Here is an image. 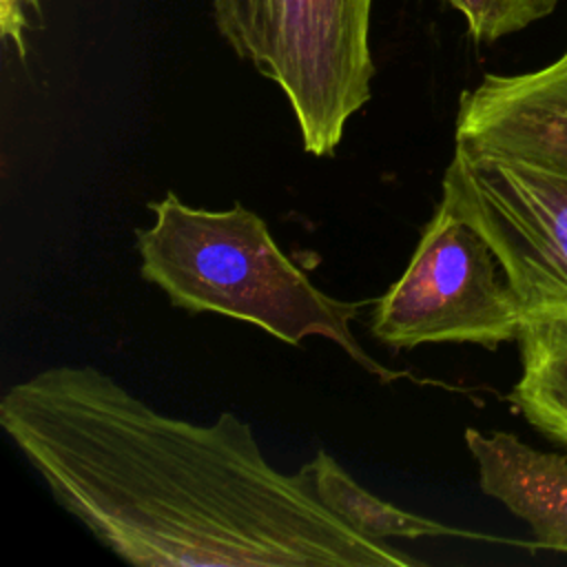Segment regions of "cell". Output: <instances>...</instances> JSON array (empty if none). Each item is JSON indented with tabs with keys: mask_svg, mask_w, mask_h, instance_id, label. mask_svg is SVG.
Segmentation results:
<instances>
[{
	"mask_svg": "<svg viewBox=\"0 0 567 567\" xmlns=\"http://www.w3.org/2000/svg\"><path fill=\"white\" fill-rule=\"evenodd\" d=\"M0 425L53 498L137 567H414L284 474L233 412L166 416L93 365H55L0 399Z\"/></svg>",
	"mask_w": 567,
	"mask_h": 567,
	"instance_id": "cell-1",
	"label": "cell"
},
{
	"mask_svg": "<svg viewBox=\"0 0 567 567\" xmlns=\"http://www.w3.org/2000/svg\"><path fill=\"white\" fill-rule=\"evenodd\" d=\"M148 210L153 224L135 230L140 272L173 306L259 326L290 346L323 337L368 372L390 379L350 330L361 303L319 290L284 255L257 213L241 204L226 210L195 208L175 193L148 202Z\"/></svg>",
	"mask_w": 567,
	"mask_h": 567,
	"instance_id": "cell-2",
	"label": "cell"
},
{
	"mask_svg": "<svg viewBox=\"0 0 567 567\" xmlns=\"http://www.w3.org/2000/svg\"><path fill=\"white\" fill-rule=\"evenodd\" d=\"M219 35L288 97L303 148L337 151L372 97V0H210Z\"/></svg>",
	"mask_w": 567,
	"mask_h": 567,
	"instance_id": "cell-3",
	"label": "cell"
},
{
	"mask_svg": "<svg viewBox=\"0 0 567 567\" xmlns=\"http://www.w3.org/2000/svg\"><path fill=\"white\" fill-rule=\"evenodd\" d=\"M525 312L485 237L441 197L403 275L374 301L370 332L392 350L423 343L498 348Z\"/></svg>",
	"mask_w": 567,
	"mask_h": 567,
	"instance_id": "cell-4",
	"label": "cell"
},
{
	"mask_svg": "<svg viewBox=\"0 0 567 567\" xmlns=\"http://www.w3.org/2000/svg\"><path fill=\"white\" fill-rule=\"evenodd\" d=\"M443 199L492 246L525 319L567 315V173L454 144Z\"/></svg>",
	"mask_w": 567,
	"mask_h": 567,
	"instance_id": "cell-5",
	"label": "cell"
},
{
	"mask_svg": "<svg viewBox=\"0 0 567 567\" xmlns=\"http://www.w3.org/2000/svg\"><path fill=\"white\" fill-rule=\"evenodd\" d=\"M456 146L567 173V49L516 75L487 73L458 100Z\"/></svg>",
	"mask_w": 567,
	"mask_h": 567,
	"instance_id": "cell-6",
	"label": "cell"
},
{
	"mask_svg": "<svg viewBox=\"0 0 567 567\" xmlns=\"http://www.w3.org/2000/svg\"><path fill=\"white\" fill-rule=\"evenodd\" d=\"M483 494L503 503L532 529L540 549L567 551V450L545 452L509 432L465 430Z\"/></svg>",
	"mask_w": 567,
	"mask_h": 567,
	"instance_id": "cell-7",
	"label": "cell"
},
{
	"mask_svg": "<svg viewBox=\"0 0 567 567\" xmlns=\"http://www.w3.org/2000/svg\"><path fill=\"white\" fill-rule=\"evenodd\" d=\"M520 377L509 403L567 450V315L527 317L518 332Z\"/></svg>",
	"mask_w": 567,
	"mask_h": 567,
	"instance_id": "cell-8",
	"label": "cell"
},
{
	"mask_svg": "<svg viewBox=\"0 0 567 567\" xmlns=\"http://www.w3.org/2000/svg\"><path fill=\"white\" fill-rule=\"evenodd\" d=\"M312 492L337 518L354 532L374 538H434L467 536L456 527H447L434 518L405 512L359 485L328 452L319 450L312 461L299 467Z\"/></svg>",
	"mask_w": 567,
	"mask_h": 567,
	"instance_id": "cell-9",
	"label": "cell"
},
{
	"mask_svg": "<svg viewBox=\"0 0 567 567\" xmlns=\"http://www.w3.org/2000/svg\"><path fill=\"white\" fill-rule=\"evenodd\" d=\"M467 22L474 42L489 44L554 13L558 0H447Z\"/></svg>",
	"mask_w": 567,
	"mask_h": 567,
	"instance_id": "cell-10",
	"label": "cell"
},
{
	"mask_svg": "<svg viewBox=\"0 0 567 567\" xmlns=\"http://www.w3.org/2000/svg\"><path fill=\"white\" fill-rule=\"evenodd\" d=\"M27 11L40 13V0H0V33L2 38L13 42L20 58H24L27 53Z\"/></svg>",
	"mask_w": 567,
	"mask_h": 567,
	"instance_id": "cell-11",
	"label": "cell"
}]
</instances>
